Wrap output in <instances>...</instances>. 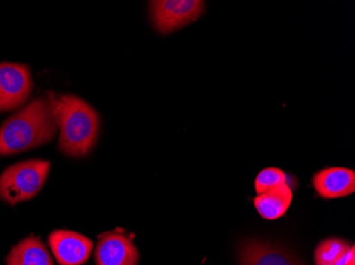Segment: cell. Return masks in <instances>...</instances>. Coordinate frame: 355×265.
Instances as JSON below:
<instances>
[{"mask_svg": "<svg viewBox=\"0 0 355 265\" xmlns=\"http://www.w3.org/2000/svg\"><path fill=\"white\" fill-rule=\"evenodd\" d=\"M6 262L7 265H53L47 247L35 237L24 239L14 246Z\"/></svg>", "mask_w": 355, "mask_h": 265, "instance_id": "cell-11", "label": "cell"}, {"mask_svg": "<svg viewBox=\"0 0 355 265\" xmlns=\"http://www.w3.org/2000/svg\"><path fill=\"white\" fill-rule=\"evenodd\" d=\"M60 129L59 149L71 157L85 156L98 137L101 118L89 103L73 95L46 93Z\"/></svg>", "mask_w": 355, "mask_h": 265, "instance_id": "cell-1", "label": "cell"}, {"mask_svg": "<svg viewBox=\"0 0 355 265\" xmlns=\"http://www.w3.org/2000/svg\"><path fill=\"white\" fill-rule=\"evenodd\" d=\"M312 181L315 190L324 199L348 197L355 191L354 171L342 167L319 171Z\"/></svg>", "mask_w": 355, "mask_h": 265, "instance_id": "cell-9", "label": "cell"}, {"mask_svg": "<svg viewBox=\"0 0 355 265\" xmlns=\"http://www.w3.org/2000/svg\"><path fill=\"white\" fill-rule=\"evenodd\" d=\"M334 265H355V247L354 245L350 246L346 254L338 259Z\"/></svg>", "mask_w": 355, "mask_h": 265, "instance_id": "cell-14", "label": "cell"}, {"mask_svg": "<svg viewBox=\"0 0 355 265\" xmlns=\"http://www.w3.org/2000/svg\"><path fill=\"white\" fill-rule=\"evenodd\" d=\"M349 248V243L342 239H327L317 245L314 253L315 264L334 265L338 259L346 254Z\"/></svg>", "mask_w": 355, "mask_h": 265, "instance_id": "cell-12", "label": "cell"}, {"mask_svg": "<svg viewBox=\"0 0 355 265\" xmlns=\"http://www.w3.org/2000/svg\"><path fill=\"white\" fill-rule=\"evenodd\" d=\"M33 82L29 67L21 63H0V111H15L31 95Z\"/></svg>", "mask_w": 355, "mask_h": 265, "instance_id": "cell-5", "label": "cell"}, {"mask_svg": "<svg viewBox=\"0 0 355 265\" xmlns=\"http://www.w3.org/2000/svg\"><path fill=\"white\" fill-rule=\"evenodd\" d=\"M48 242L60 265L83 264L93 250V242L75 231H53L48 237Z\"/></svg>", "mask_w": 355, "mask_h": 265, "instance_id": "cell-6", "label": "cell"}, {"mask_svg": "<svg viewBox=\"0 0 355 265\" xmlns=\"http://www.w3.org/2000/svg\"><path fill=\"white\" fill-rule=\"evenodd\" d=\"M293 200V193L288 185H280L276 188L266 191L262 194L254 197L255 208L262 218L266 220H276L285 214L291 206Z\"/></svg>", "mask_w": 355, "mask_h": 265, "instance_id": "cell-10", "label": "cell"}, {"mask_svg": "<svg viewBox=\"0 0 355 265\" xmlns=\"http://www.w3.org/2000/svg\"><path fill=\"white\" fill-rule=\"evenodd\" d=\"M139 250L132 240L117 231L99 237L95 248L96 265H137Z\"/></svg>", "mask_w": 355, "mask_h": 265, "instance_id": "cell-7", "label": "cell"}, {"mask_svg": "<svg viewBox=\"0 0 355 265\" xmlns=\"http://www.w3.org/2000/svg\"><path fill=\"white\" fill-rule=\"evenodd\" d=\"M286 183V175L280 169L267 168L261 171L254 181V188L257 194L276 188Z\"/></svg>", "mask_w": 355, "mask_h": 265, "instance_id": "cell-13", "label": "cell"}, {"mask_svg": "<svg viewBox=\"0 0 355 265\" xmlns=\"http://www.w3.org/2000/svg\"><path fill=\"white\" fill-rule=\"evenodd\" d=\"M57 131L47 98H37L9 117L0 127V156L41 147L53 140Z\"/></svg>", "mask_w": 355, "mask_h": 265, "instance_id": "cell-2", "label": "cell"}, {"mask_svg": "<svg viewBox=\"0 0 355 265\" xmlns=\"http://www.w3.org/2000/svg\"><path fill=\"white\" fill-rule=\"evenodd\" d=\"M49 169L51 163L42 159L14 163L0 175V197L10 205L30 200L45 184Z\"/></svg>", "mask_w": 355, "mask_h": 265, "instance_id": "cell-3", "label": "cell"}, {"mask_svg": "<svg viewBox=\"0 0 355 265\" xmlns=\"http://www.w3.org/2000/svg\"><path fill=\"white\" fill-rule=\"evenodd\" d=\"M241 265H304L281 247L259 240H247L239 250Z\"/></svg>", "mask_w": 355, "mask_h": 265, "instance_id": "cell-8", "label": "cell"}, {"mask_svg": "<svg viewBox=\"0 0 355 265\" xmlns=\"http://www.w3.org/2000/svg\"><path fill=\"white\" fill-rule=\"evenodd\" d=\"M205 10L201 0H155L149 3V14L155 29L166 35L196 21Z\"/></svg>", "mask_w": 355, "mask_h": 265, "instance_id": "cell-4", "label": "cell"}]
</instances>
